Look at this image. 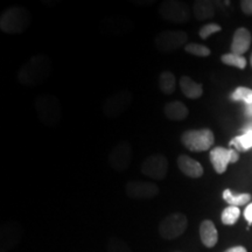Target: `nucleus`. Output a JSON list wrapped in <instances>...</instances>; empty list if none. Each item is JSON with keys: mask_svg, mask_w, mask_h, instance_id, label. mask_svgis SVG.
Masks as SVG:
<instances>
[{"mask_svg": "<svg viewBox=\"0 0 252 252\" xmlns=\"http://www.w3.org/2000/svg\"><path fill=\"white\" fill-rule=\"evenodd\" d=\"M53 71L52 61L45 54H35L20 68L17 80L24 86H40L48 80Z\"/></svg>", "mask_w": 252, "mask_h": 252, "instance_id": "1", "label": "nucleus"}, {"mask_svg": "<svg viewBox=\"0 0 252 252\" xmlns=\"http://www.w3.org/2000/svg\"><path fill=\"white\" fill-rule=\"evenodd\" d=\"M30 11L21 6H11L0 17V30L6 34H21L31 26Z\"/></svg>", "mask_w": 252, "mask_h": 252, "instance_id": "2", "label": "nucleus"}, {"mask_svg": "<svg viewBox=\"0 0 252 252\" xmlns=\"http://www.w3.org/2000/svg\"><path fill=\"white\" fill-rule=\"evenodd\" d=\"M34 106L40 122L46 126L53 127L62 119V104L56 96L41 94L35 99Z\"/></svg>", "mask_w": 252, "mask_h": 252, "instance_id": "3", "label": "nucleus"}, {"mask_svg": "<svg viewBox=\"0 0 252 252\" xmlns=\"http://www.w3.org/2000/svg\"><path fill=\"white\" fill-rule=\"evenodd\" d=\"M214 141H215V137H214L213 131L209 128L188 130L185 131L181 135L182 145L191 152H204V151L210 150Z\"/></svg>", "mask_w": 252, "mask_h": 252, "instance_id": "4", "label": "nucleus"}, {"mask_svg": "<svg viewBox=\"0 0 252 252\" xmlns=\"http://www.w3.org/2000/svg\"><path fill=\"white\" fill-rule=\"evenodd\" d=\"M133 102V94L130 90L122 89L106 97L102 105L103 115L108 118H115L125 112Z\"/></svg>", "mask_w": 252, "mask_h": 252, "instance_id": "5", "label": "nucleus"}, {"mask_svg": "<svg viewBox=\"0 0 252 252\" xmlns=\"http://www.w3.org/2000/svg\"><path fill=\"white\" fill-rule=\"evenodd\" d=\"M133 160V149L128 141H119L110 150L108 162L115 172H124Z\"/></svg>", "mask_w": 252, "mask_h": 252, "instance_id": "6", "label": "nucleus"}, {"mask_svg": "<svg viewBox=\"0 0 252 252\" xmlns=\"http://www.w3.org/2000/svg\"><path fill=\"white\" fill-rule=\"evenodd\" d=\"M158 12L162 19L174 24H185L190 19L189 6L179 0H166L159 6Z\"/></svg>", "mask_w": 252, "mask_h": 252, "instance_id": "7", "label": "nucleus"}, {"mask_svg": "<svg viewBox=\"0 0 252 252\" xmlns=\"http://www.w3.org/2000/svg\"><path fill=\"white\" fill-rule=\"evenodd\" d=\"M188 220L185 214L173 213L166 216L159 224V234L163 239H175L185 234Z\"/></svg>", "mask_w": 252, "mask_h": 252, "instance_id": "8", "label": "nucleus"}, {"mask_svg": "<svg viewBox=\"0 0 252 252\" xmlns=\"http://www.w3.org/2000/svg\"><path fill=\"white\" fill-rule=\"evenodd\" d=\"M188 34L185 31H163L154 39V46L161 53H171L186 46Z\"/></svg>", "mask_w": 252, "mask_h": 252, "instance_id": "9", "label": "nucleus"}, {"mask_svg": "<svg viewBox=\"0 0 252 252\" xmlns=\"http://www.w3.org/2000/svg\"><path fill=\"white\" fill-rule=\"evenodd\" d=\"M168 172V160L163 154L157 153L147 157L141 165V173L153 180H163Z\"/></svg>", "mask_w": 252, "mask_h": 252, "instance_id": "10", "label": "nucleus"}, {"mask_svg": "<svg viewBox=\"0 0 252 252\" xmlns=\"http://www.w3.org/2000/svg\"><path fill=\"white\" fill-rule=\"evenodd\" d=\"M125 193L128 197L134 200H146L156 197L160 193V188L154 182L131 180L126 182Z\"/></svg>", "mask_w": 252, "mask_h": 252, "instance_id": "11", "label": "nucleus"}, {"mask_svg": "<svg viewBox=\"0 0 252 252\" xmlns=\"http://www.w3.org/2000/svg\"><path fill=\"white\" fill-rule=\"evenodd\" d=\"M209 159L217 174H223L228 168L229 163L238 161L239 154L234 149H224L219 146L210 151Z\"/></svg>", "mask_w": 252, "mask_h": 252, "instance_id": "12", "label": "nucleus"}, {"mask_svg": "<svg viewBox=\"0 0 252 252\" xmlns=\"http://www.w3.org/2000/svg\"><path fill=\"white\" fill-rule=\"evenodd\" d=\"M179 169L184 173L186 176L191 179L201 178L203 175V167L197 160L193 159L191 157L186 156V154H181L180 157L176 160Z\"/></svg>", "mask_w": 252, "mask_h": 252, "instance_id": "13", "label": "nucleus"}, {"mask_svg": "<svg viewBox=\"0 0 252 252\" xmlns=\"http://www.w3.org/2000/svg\"><path fill=\"white\" fill-rule=\"evenodd\" d=\"M252 36L250 31L247 28L241 27L235 32L234 37L231 42V53L236 55L243 56L244 53H247L251 46Z\"/></svg>", "mask_w": 252, "mask_h": 252, "instance_id": "14", "label": "nucleus"}, {"mask_svg": "<svg viewBox=\"0 0 252 252\" xmlns=\"http://www.w3.org/2000/svg\"><path fill=\"white\" fill-rule=\"evenodd\" d=\"M200 238L204 247L213 248L219 241V234L214 223L210 220H204L200 224Z\"/></svg>", "mask_w": 252, "mask_h": 252, "instance_id": "15", "label": "nucleus"}, {"mask_svg": "<svg viewBox=\"0 0 252 252\" xmlns=\"http://www.w3.org/2000/svg\"><path fill=\"white\" fill-rule=\"evenodd\" d=\"M163 112L167 119L173 122H181L185 121L188 117V108L186 104L179 100H174V102L167 103L163 108Z\"/></svg>", "mask_w": 252, "mask_h": 252, "instance_id": "16", "label": "nucleus"}, {"mask_svg": "<svg viewBox=\"0 0 252 252\" xmlns=\"http://www.w3.org/2000/svg\"><path fill=\"white\" fill-rule=\"evenodd\" d=\"M182 94L190 99H197L203 94L202 84L195 82L189 76H182L179 81Z\"/></svg>", "mask_w": 252, "mask_h": 252, "instance_id": "17", "label": "nucleus"}, {"mask_svg": "<svg viewBox=\"0 0 252 252\" xmlns=\"http://www.w3.org/2000/svg\"><path fill=\"white\" fill-rule=\"evenodd\" d=\"M214 5L213 2L206 0H197L193 4V14L197 20H207L214 17Z\"/></svg>", "mask_w": 252, "mask_h": 252, "instance_id": "18", "label": "nucleus"}, {"mask_svg": "<svg viewBox=\"0 0 252 252\" xmlns=\"http://www.w3.org/2000/svg\"><path fill=\"white\" fill-rule=\"evenodd\" d=\"M229 145L234 146L239 152H244V151L252 149V126L245 128L244 133L242 135L232 138Z\"/></svg>", "mask_w": 252, "mask_h": 252, "instance_id": "19", "label": "nucleus"}, {"mask_svg": "<svg viewBox=\"0 0 252 252\" xmlns=\"http://www.w3.org/2000/svg\"><path fill=\"white\" fill-rule=\"evenodd\" d=\"M160 91L165 94H172L176 88V78L172 71L163 70L159 76Z\"/></svg>", "mask_w": 252, "mask_h": 252, "instance_id": "20", "label": "nucleus"}, {"mask_svg": "<svg viewBox=\"0 0 252 252\" xmlns=\"http://www.w3.org/2000/svg\"><path fill=\"white\" fill-rule=\"evenodd\" d=\"M223 200L225 201L229 206H234V207H241V206H245V204L249 203V201L251 200V195L248 193H242V194H234L230 189H225L223 191Z\"/></svg>", "mask_w": 252, "mask_h": 252, "instance_id": "21", "label": "nucleus"}, {"mask_svg": "<svg viewBox=\"0 0 252 252\" xmlns=\"http://www.w3.org/2000/svg\"><path fill=\"white\" fill-rule=\"evenodd\" d=\"M241 216V210H239L238 207L229 206L226 207L224 210H223L222 216H220V220H222V223L225 225H234L237 220Z\"/></svg>", "mask_w": 252, "mask_h": 252, "instance_id": "22", "label": "nucleus"}, {"mask_svg": "<svg viewBox=\"0 0 252 252\" xmlns=\"http://www.w3.org/2000/svg\"><path fill=\"white\" fill-rule=\"evenodd\" d=\"M220 61L226 65H231V67H236L238 69H244L247 67V59H245L244 56L232 54V53H228V54L222 55Z\"/></svg>", "mask_w": 252, "mask_h": 252, "instance_id": "23", "label": "nucleus"}, {"mask_svg": "<svg viewBox=\"0 0 252 252\" xmlns=\"http://www.w3.org/2000/svg\"><path fill=\"white\" fill-rule=\"evenodd\" d=\"M185 52L190 55L198 56V58H206V56H209L212 54V50L208 48V47L195 42L187 43V45L185 46Z\"/></svg>", "mask_w": 252, "mask_h": 252, "instance_id": "24", "label": "nucleus"}, {"mask_svg": "<svg viewBox=\"0 0 252 252\" xmlns=\"http://www.w3.org/2000/svg\"><path fill=\"white\" fill-rule=\"evenodd\" d=\"M231 99L235 102L242 100L247 105H251L252 104V90L245 87H238L236 88L234 93L231 94Z\"/></svg>", "mask_w": 252, "mask_h": 252, "instance_id": "25", "label": "nucleus"}, {"mask_svg": "<svg viewBox=\"0 0 252 252\" xmlns=\"http://www.w3.org/2000/svg\"><path fill=\"white\" fill-rule=\"evenodd\" d=\"M108 252H133L126 242L118 237H112L108 242Z\"/></svg>", "mask_w": 252, "mask_h": 252, "instance_id": "26", "label": "nucleus"}, {"mask_svg": "<svg viewBox=\"0 0 252 252\" xmlns=\"http://www.w3.org/2000/svg\"><path fill=\"white\" fill-rule=\"evenodd\" d=\"M220 31H222V27H220V25H217L215 23L207 24V25H204V26L201 28L200 31H198V35H200L201 39L206 40L210 35H213V34L219 33Z\"/></svg>", "mask_w": 252, "mask_h": 252, "instance_id": "27", "label": "nucleus"}, {"mask_svg": "<svg viewBox=\"0 0 252 252\" xmlns=\"http://www.w3.org/2000/svg\"><path fill=\"white\" fill-rule=\"evenodd\" d=\"M241 8L247 15H252V0H242Z\"/></svg>", "mask_w": 252, "mask_h": 252, "instance_id": "28", "label": "nucleus"}, {"mask_svg": "<svg viewBox=\"0 0 252 252\" xmlns=\"http://www.w3.org/2000/svg\"><path fill=\"white\" fill-rule=\"evenodd\" d=\"M244 217H245V220H248L249 224L251 225L252 224V203H250L247 208H245Z\"/></svg>", "mask_w": 252, "mask_h": 252, "instance_id": "29", "label": "nucleus"}, {"mask_svg": "<svg viewBox=\"0 0 252 252\" xmlns=\"http://www.w3.org/2000/svg\"><path fill=\"white\" fill-rule=\"evenodd\" d=\"M224 252H248L247 249H245L244 247H232L228 249V250H225Z\"/></svg>", "mask_w": 252, "mask_h": 252, "instance_id": "30", "label": "nucleus"}, {"mask_svg": "<svg viewBox=\"0 0 252 252\" xmlns=\"http://www.w3.org/2000/svg\"><path fill=\"white\" fill-rule=\"evenodd\" d=\"M245 112H247L248 116L252 117V104H251V105H248V108H247V110H245Z\"/></svg>", "mask_w": 252, "mask_h": 252, "instance_id": "31", "label": "nucleus"}, {"mask_svg": "<svg viewBox=\"0 0 252 252\" xmlns=\"http://www.w3.org/2000/svg\"><path fill=\"white\" fill-rule=\"evenodd\" d=\"M250 63H251V65H252V55H251V59H250Z\"/></svg>", "mask_w": 252, "mask_h": 252, "instance_id": "32", "label": "nucleus"}, {"mask_svg": "<svg viewBox=\"0 0 252 252\" xmlns=\"http://www.w3.org/2000/svg\"><path fill=\"white\" fill-rule=\"evenodd\" d=\"M174 252H182V251H174Z\"/></svg>", "mask_w": 252, "mask_h": 252, "instance_id": "33", "label": "nucleus"}]
</instances>
